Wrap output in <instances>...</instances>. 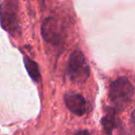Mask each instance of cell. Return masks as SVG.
<instances>
[{"mask_svg":"<svg viewBox=\"0 0 135 135\" xmlns=\"http://www.w3.org/2000/svg\"><path fill=\"white\" fill-rule=\"evenodd\" d=\"M67 75L74 84H83L90 77V67L81 51L71 53L68 61Z\"/></svg>","mask_w":135,"mask_h":135,"instance_id":"6da1fadb","label":"cell"},{"mask_svg":"<svg viewBox=\"0 0 135 135\" xmlns=\"http://www.w3.org/2000/svg\"><path fill=\"white\" fill-rule=\"evenodd\" d=\"M134 95V87L125 77L115 80L109 87V99L118 109L123 108L131 102Z\"/></svg>","mask_w":135,"mask_h":135,"instance_id":"7a4b0ae2","label":"cell"},{"mask_svg":"<svg viewBox=\"0 0 135 135\" xmlns=\"http://www.w3.org/2000/svg\"><path fill=\"white\" fill-rule=\"evenodd\" d=\"M18 9L19 0H5L2 5L1 24L3 29H5L13 36L18 35L21 32Z\"/></svg>","mask_w":135,"mask_h":135,"instance_id":"3957f363","label":"cell"},{"mask_svg":"<svg viewBox=\"0 0 135 135\" xmlns=\"http://www.w3.org/2000/svg\"><path fill=\"white\" fill-rule=\"evenodd\" d=\"M42 35L46 43L58 45L64 40V31L59 21L55 18H47L42 25Z\"/></svg>","mask_w":135,"mask_h":135,"instance_id":"277c9868","label":"cell"},{"mask_svg":"<svg viewBox=\"0 0 135 135\" xmlns=\"http://www.w3.org/2000/svg\"><path fill=\"white\" fill-rule=\"evenodd\" d=\"M64 101L69 110L77 116H83L88 110L86 100L81 94L77 93H67L64 95Z\"/></svg>","mask_w":135,"mask_h":135,"instance_id":"5b68a950","label":"cell"},{"mask_svg":"<svg viewBox=\"0 0 135 135\" xmlns=\"http://www.w3.org/2000/svg\"><path fill=\"white\" fill-rule=\"evenodd\" d=\"M23 59H24V65L28 74L34 81L38 83L41 80V74H40V70L37 63L32 59H31V58H29L28 56H24Z\"/></svg>","mask_w":135,"mask_h":135,"instance_id":"8992f818","label":"cell"},{"mask_svg":"<svg viewBox=\"0 0 135 135\" xmlns=\"http://www.w3.org/2000/svg\"><path fill=\"white\" fill-rule=\"evenodd\" d=\"M102 124H103L104 129L107 133L110 134L112 133L113 129L115 127V118L112 115H107L102 118Z\"/></svg>","mask_w":135,"mask_h":135,"instance_id":"52a82bcc","label":"cell"},{"mask_svg":"<svg viewBox=\"0 0 135 135\" xmlns=\"http://www.w3.org/2000/svg\"><path fill=\"white\" fill-rule=\"evenodd\" d=\"M131 121H132V123L135 125V110L132 112V114H131Z\"/></svg>","mask_w":135,"mask_h":135,"instance_id":"ba28073f","label":"cell"},{"mask_svg":"<svg viewBox=\"0 0 135 135\" xmlns=\"http://www.w3.org/2000/svg\"><path fill=\"white\" fill-rule=\"evenodd\" d=\"M77 133H89V131H78Z\"/></svg>","mask_w":135,"mask_h":135,"instance_id":"9c48e42d","label":"cell"}]
</instances>
